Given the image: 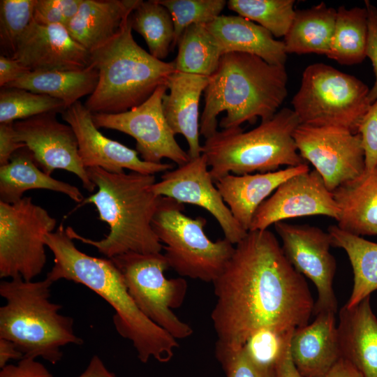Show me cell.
<instances>
[{
  "label": "cell",
  "mask_w": 377,
  "mask_h": 377,
  "mask_svg": "<svg viewBox=\"0 0 377 377\" xmlns=\"http://www.w3.org/2000/svg\"><path fill=\"white\" fill-rule=\"evenodd\" d=\"M294 331L261 329L254 332L242 347L258 367L276 376L277 363Z\"/></svg>",
  "instance_id": "74e56055"
},
{
  "label": "cell",
  "mask_w": 377,
  "mask_h": 377,
  "mask_svg": "<svg viewBox=\"0 0 377 377\" xmlns=\"http://www.w3.org/2000/svg\"><path fill=\"white\" fill-rule=\"evenodd\" d=\"M110 259L135 303L149 320L177 340L192 334L191 327L173 312L184 302L187 282L184 278L165 276L169 265L164 254L128 252Z\"/></svg>",
  "instance_id": "30bf717a"
},
{
  "label": "cell",
  "mask_w": 377,
  "mask_h": 377,
  "mask_svg": "<svg viewBox=\"0 0 377 377\" xmlns=\"http://www.w3.org/2000/svg\"><path fill=\"white\" fill-rule=\"evenodd\" d=\"M274 228L282 250L292 266L316 286L317 300L313 313L337 311V300L333 288L337 264L330 253V234L318 227L279 221Z\"/></svg>",
  "instance_id": "5bb4252c"
},
{
  "label": "cell",
  "mask_w": 377,
  "mask_h": 377,
  "mask_svg": "<svg viewBox=\"0 0 377 377\" xmlns=\"http://www.w3.org/2000/svg\"><path fill=\"white\" fill-rule=\"evenodd\" d=\"M216 346L238 349L256 331H294L309 323L314 302L304 276L268 229L249 230L212 282Z\"/></svg>",
  "instance_id": "6da1fadb"
},
{
  "label": "cell",
  "mask_w": 377,
  "mask_h": 377,
  "mask_svg": "<svg viewBox=\"0 0 377 377\" xmlns=\"http://www.w3.org/2000/svg\"><path fill=\"white\" fill-rule=\"evenodd\" d=\"M215 354L226 377H276L258 367L243 347L230 349L216 345Z\"/></svg>",
  "instance_id": "f35d334b"
},
{
  "label": "cell",
  "mask_w": 377,
  "mask_h": 377,
  "mask_svg": "<svg viewBox=\"0 0 377 377\" xmlns=\"http://www.w3.org/2000/svg\"><path fill=\"white\" fill-rule=\"evenodd\" d=\"M336 17L337 10L323 2L309 8L296 10L283 41L286 53H315L327 56Z\"/></svg>",
  "instance_id": "f1b7e54d"
},
{
  "label": "cell",
  "mask_w": 377,
  "mask_h": 377,
  "mask_svg": "<svg viewBox=\"0 0 377 377\" xmlns=\"http://www.w3.org/2000/svg\"><path fill=\"white\" fill-rule=\"evenodd\" d=\"M61 114L75 132L79 155L86 169L101 168L112 173H122L128 169L154 175L174 168L171 163L146 162L139 157L136 150L103 135L94 124L92 113L80 101L66 108Z\"/></svg>",
  "instance_id": "ac0fdd59"
},
{
  "label": "cell",
  "mask_w": 377,
  "mask_h": 377,
  "mask_svg": "<svg viewBox=\"0 0 377 377\" xmlns=\"http://www.w3.org/2000/svg\"><path fill=\"white\" fill-rule=\"evenodd\" d=\"M339 214L333 193L320 174L309 170L282 183L259 206L249 230H267L279 221L303 216L322 215L337 221Z\"/></svg>",
  "instance_id": "e0dca14e"
},
{
  "label": "cell",
  "mask_w": 377,
  "mask_h": 377,
  "mask_svg": "<svg viewBox=\"0 0 377 377\" xmlns=\"http://www.w3.org/2000/svg\"><path fill=\"white\" fill-rule=\"evenodd\" d=\"M293 138L302 158L313 165L332 192L361 176L366 170L360 133L300 124Z\"/></svg>",
  "instance_id": "4fadbf2b"
},
{
  "label": "cell",
  "mask_w": 377,
  "mask_h": 377,
  "mask_svg": "<svg viewBox=\"0 0 377 377\" xmlns=\"http://www.w3.org/2000/svg\"><path fill=\"white\" fill-rule=\"evenodd\" d=\"M53 282L25 281L21 276L0 283L6 304L0 308V338L13 342L23 357H42L51 364L62 357L61 347L82 343L73 320L59 313L61 306L50 301Z\"/></svg>",
  "instance_id": "5b68a950"
},
{
  "label": "cell",
  "mask_w": 377,
  "mask_h": 377,
  "mask_svg": "<svg viewBox=\"0 0 377 377\" xmlns=\"http://www.w3.org/2000/svg\"><path fill=\"white\" fill-rule=\"evenodd\" d=\"M13 59L31 72L75 71L91 65V54L60 24L33 20L19 40Z\"/></svg>",
  "instance_id": "d6986e66"
},
{
  "label": "cell",
  "mask_w": 377,
  "mask_h": 377,
  "mask_svg": "<svg viewBox=\"0 0 377 377\" xmlns=\"http://www.w3.org/2000/svg\"><path fill=\"white\" fill-rule=\"evenodd\" d=\"M287 81L285 66L247 53L223 54L204 91L200 135L207 139L217 131V117L223 111V129L254 123L258 117L270 119L287 96Z\"/></svg>",
  "instance_id": "3957f363"
},
{
  "label": "cell",
  "mask_w": 377,
  "mask_h": 377,
  "mask_svg": "<svg viewBox=\"0 0 377 377\" xmlns=\"http://www.w3.org/2000/svg\"><path fill=\"white\" fill-rule=\"evenodd\" d=\"M365 156V170L377 165V100L372 103L358 128Z\"/></svg>",
  "instance_id": "60d3db41"
},
{
  "label": "cell",
  "mask_w": 377,
  "mask_h": 377,
  "mask_svg": "<svg viewBox=\"0 0 377 377\" xmlns=\"http://www.w3.org/2000/svg\"><path fill=\"white\" fill-rule=\"evenodd\" d=\"M13 123L0 124V166L8 164L14 153L26 147L15 140Z\"/></svg>",
  "instance_id": "ee69618b"
},
{
  "label": "cell",
  "mask_w": 377,
  "mask_h": 377,
  "mask_svg": "<svg viewBox=\"0 0 377 377\" xmlns=\"http://www.w3.org/2000/svg\"><path fill=\"white\" fill-rule=\"evenodd\" d=\"M309 170L306 163L265 173H230L215 184L235 219L249 231L256 210L267 198L288 179Z\"/></svg>",
  "instance_id": "603a6c76"
},
{
  "label": "cell",
  "mask_w": 377,
  "mask_h": 377,
  "mask_svg": "<svg viewBox=\"0 0 377 377\" xmlns=\"http://www.w3.org/2000/svg\"><path fill=\"white\" fill-rule=\"evenodd\" d=\"M61 101L26 89L3 87L0 91V123L15 122L43 113H61Z\"/></svg>",
  "instance_id": "e575fe53"
},
{
  "label": "cell",
  "mask_w": 377,
  "mask_h": 377,
  "mask_svg": "<svg viewBox=\"0 0 377 377\" xmlns=\"http://www.w3.org/2000/svg\"><path fill=\"white\" fill-rule=\"evenodd\" d=\"M291 339V338H290ZM288 341L276 367V377H304L293 364Z\"/></svg>",
  "instance_id": "bcb514c9"
},
{
  "label": "cell",
  "mask_w": 377,
  "mask_h": 377,
  "mask_svg": "<svg viewBox=\"0 0 377 377\" xmlns=\"http://www.w3.org/2000/svg\"><path fill=\"white\" fill-rule=\"evenodd\" d=\"M87 172L98 191L80 205L93 204L98 219L109 226V233L102 239L93 240L68 226L67 235L96 247L108 258L128 252L161 253L163 244L151 225L162 197L151 190L155 176L133 171L112 173L101 168H89Z\"/></svg>",
  "instance_id": "277c9868"
},
{
  "label": "cell",
  "mask_w": 377,
  "mask_h": 377,
  "mask_svg": "<svg viewBox=\"0 0 377 377\" xmlns=\"http://www.w3.org/2000/svg\"><path fill=\"white\" fill-rule=\"evenodd\" d=\"M36 0L0 1L1 54L13 57L17 43L34 20Z\"/></svg>",
  "instance_id": "8d00e7d4"
},
{
  "label": "cell",
  "mask_w": 377,
  "mask_h": 377,
  "mask_svg": "<svg viewBox=\"0 0 377 377\" xmlns=\"http://www.w3.org/2000/svg\"><path fill=\"white\" fill-rule=\"evenodd\" d=\"M168 90L166 83L160 85L142 104L117 114L94 113L96 127L116 130L133 137L136 151L148 163H161L164 158L177 166L191 158L177 143L163 113V97Z\"/></svg>",
  "instance_id": "7c38bea8"
},
{
  "label": "cell",
  "mask_w": 377,
  "mask_h": 377,
  "mask_svg": "<svg viewBox=\"0 0 377 377\" xmlns=\"http://www.w3.org/2000/svg\"><path fill=\"white\" fill-rule=\"evenodd\" d=\"M205 25L222 54L243 52L258 56L271 64L285 65L287 53L283 42L276 40L266 29L245 17L221 15Z\"/></svg>",
  "instance_id": "cb8c5ba5"
},
{
  "label": "cell",
  "mask_w": 377,
  "mask_h": 377,
  "mask_svg": "<svg viewBox=\"0 0 377 377\" xmlns=\"http://www.w3.org/2000/svg\"><path fill=\"white\" fill-rule=\"evenodd\" d=\"M23 354L11 341L0 338V367L3 368L10 360H21Z\"/></svg>",
  "instance_id": "7dc6e473"
},
{
  "label": "cell",
  "mask_w": 377,
  "mask_h": 377,
  "mask_svg": "<svg viewBox=\"0 0 377 377\" xmlns=\"http://www.w3.org/2000/svg\"><path fill=\"white\" fill-rule=\"evenodd\" d=\"M140 0H82L66 27L71 36L89 52L114 38Z\"/></svg>",
  "instance_id": "d4e9b609"
},
{
  "label": "cell",
  "mask_w": 377,
  "mask_h": 377,
  "mask_svg": "<svg viewBox=\"0 0 377 377\" xmlns=\"http://www.w3.org/2000/svg\"><path fill=\"white\" fill-rule=\"evenodd\" d=\"M337 325L341 358L362 377H377V318L370 296L358 304L341 307Z\"/></svg>",
  "instance_id": "7402d4cb"
},
{
  "label": "cell",
  "mask_w": 377,
  "mask_h": 377,
  "mask_svg": "<svg viewBox=\"0 0 377 377\" xmlns=\"http://www.w3.org/2000/svg\"><path fill=\"white\" fill-rule=\"evenodd\" d=\"M82 0H36L34 20L41 24L67 27L78 11Z\"/></svg>",
  "instance_id": "ab89813d"
},
{
  "label": "cell",
  "mask_w": 377,
  "mask_h": 377,
  "mask_svg": "<svg viewBox=\"0 0 377 377\" xmlns=\"http://www.w3.org/2000/svg\"><path fill=\"white\" fill-rule=\"evenodd\" d=\"M335 314L320 312L311 323L294 331L290 355L304 377H327L341 358Z\"/></svg>",
  "instance_id": "ffe728a7"
},
{
  "label": "cell",
  "mask_w": 377,
  "mask_h": 377,
  "mask_svg": "<svg viewBox=\"0 0 377 377\" xmlns=\"http://www.w3.org/2000/svg\"><path fill=\"white\" fill-rule=\"evenodd\" d=\"M132 30L144 38L149 52L164 59L172 48L175 27L168 10L157 0H140L129 17Z\"/></svg>",
  "instance_id": "d6a6232c"
},
{
  "label": "cell",
  "mask_w": 377,
  "mask_h": 377,
  "mask_svg": "<svg viewBox=\"0 0 377 377\" xmlns=\"http://www.w3.org/2000/svg\"><path fill=\"white\" fill-rule=\"evenodd\" d=\"M31 71L18 60L1 54L0 86L6 87Z\"/></svg>",
  "instance_id": "f6af8a7d"
},
{
  "label": "cell",
  "mask_w": 377,
  "mask_h": 377,
  "mask_svg": "<svg viewBox=\"0 0 377 377\" xmlns=\"http://www.w3.org/2000/svg\"><path fill=\"white\" fill-rule=\"evenodd\" d=\"M170 12L175 27L172 48L184 30L193 24H207L219 15L227 5L225 0H157Z\"/></svg>",
  "instance_id": "d590c367"
},
{
  "label": "cell",
  "mask_w": 377,
  "mask_h": 377,
  "mask_svg": "<svg viewBox=\"0 0 377 377\" xmlns=\"http://www.w3.org/2000/svg\"><path fill=\"white\" fill-rule=\"evenodd\" d=\"M77 377H116V376L106 368L98 356L94 355L84 371Z\"/></svg>",
  "instance_id": "c3c4849f"
},
{
  "label": "cell",
  "mask_w": 377,
  "mask_h": 377,
  "mask_svg": "<svg viewBox=\"0 0 377 377\" xmlns=\"http://www.w3.org/2000/svg\"><path fill=\"white\" fill-rule=\"evenodd\" d=\"M56 224L31 197L12 204L0 201V277L32 281L40 274L46 263L44 238Z\"/></svg>",
  "instance_id": "8fae6325"
},
{
  "label": "cell",
  "mask_w": 377,
  "mask_h": 377,
  "mask_svg": "<svg viewBox=\"0 0 377 377\" xmlns=\"http://www.w3.org/2000/svg\"><path fill=\"white\" fill-rule=\"evenodd\" d=\"M332 193L340 210V229L360 237L377 235V165Z\"/></svg>",
  "instance_id": "484cf974"
},
{
  "label": "cell",
  "mask_w": 377,
  "mask_h": 377,
  "mask_svg": "<svg viewBox=\"0 0 377 377\" xmlns=\"http://www.w3.org/2000/svg\"><path fill=\"white\" fill-rule=\"evenodd\" d=\"M208 166L206 156L202 154L175 170L164 172L161 181L152 185L151 190L156 195L205 209L217 221L225 239L235 245L248 231L237 221L224 202Z\"/></svg>",
  "instance_id": "2e32d148"
},
{
  "label": "cell",
  "mask_w": 377,
  "mask_h": 377,
  "mask_svg": "<svg viewBox=\"0 0 377 377\" xmlns=\"http://www.w3.org/2000/svg\"><path fill=\"white\" fill-rule=\"evenodd\" d=\"M184 204L161 197L152 219L154 232L164 244L169 267L179 276L213 282L232 256L235 245L226 239L212 241L205 232L207 220L184 212Z\"/></svg>",
  "instance_id": "ba28073f"
},
{
  "label": "cell",
  "mask_w": 377,
  "mask_h": 377,
  "mask_svg": "<svg viewBox=\"0 0 377 377\" xmlns=\"http://www.w3.org/2000/svg\"><path fill=\"white\" fill-rule=\"evenodd\" d=\"M369 87L353 75L323 63L303 72L292 105L300 124L331 126L358 133L369 110Z\"/></svg>",
  "instance_id": "9c48e42d"
},
{
  "label": "cell",
  "mask_w": 377,
  "mask_h": 377,
  "mask_svg": "<svg viewBox=\"0 0 377 377\" xmlns=\"http://www.w3.org/2000/svg\"><path fill=\"white\" fill-rule=\"evenodd\" d=\"M327 377H362V376L351 364L341 358Z\"/></svg>",
  "instance_id": "681fc988"
},
{
  "label": "cell",
  "mask_w": 377,
  "mask_h": 377,
  "mask_svg": "<svg viewBox=\"0 0 377 377\" xmlns=\"http://www.w3.org/2000/svg\"><path fill=\"white\" fill-rule=\"evenodd\" d=\"M332 246L347 254L353 272V286L346 304L353 306L377 290V243L340 229L337 225L327 228Z\"/></svg>",
  "instance_id": "f546056e"
},
{
  "label": "cell",
  "mask_w": 377,
  "mask_h": 377,
  "mask_svg": "<svg viewBox=\"0 0 377 377\" xmlns=\"http://www.w3.org/2000/svg\"><path fill=\"white\" fill-rule=\"evenodd\" d=\"M0 377H53V376L36 359L23 357L17 364H8L1 368Z\"/></svg>",
  "instance_id": "7bdbcfd3"
},
{
  "label": "cell",
  "mask_w": 377,
  "mask_h": 377,
  "mask_svg": "<svg viewBox=\"0 0 377 377\" xmlns=\"http://www.w3.org/2000/svg\"><path fill=\"white\" fill-rule=\"evenodd\" d=\"M209 77L175 71L166 81L169 90L163 97L165 117L175 135L185 138L191 159L202 155L200 144L199 103Z\"/></svg>",
  "instance_id": "44dd1931"
},
{
  "label": "cell",
  "mask_w": 377,
  "mask_h": 377,
  "mask_svg": "<svg viewBox=\"0 0 377 377\" xmlns=\"http://www.w3.org/2000/svg\"><path fill=\"white\" fill-rule=\"evenodd\" d=\"M173 61L175 71L210 77L217 69L222 53L205 24L187 27L178 43Z\"/></svg>",
  "instance_id": "1f68e13d"
},
{
  "label": "cell",
  "mask_w": 377,
  "mask_h": 377,
  "mask_svg": "<svg viewBox=\"0 0 377 377\" xmlns=\"http://www.w3.org/2000/svg\"><path fill=\"white\" fill-rule=\"evenodd\" d=\"M44 241L54 255V265L47 278L53 283L65 279L82 284L104 299L115 312L116 330L131 342L142 362L154 358L165 363L173 357L177 340L140 310L110 258H96L80 251L62 224L55 232L46 234Z\"/></svg>",
  "instance_id": "7a4b0ae2"
},
{
  "label": "cell",
  "mask_w": 377,
  "mask_h": 377,
  "mask_svg": "<svg viewBox=\"0 0 377 377\" xmlns=\"http://www.w3.org/2000/svg\"><path fill=\"white\" fill-rule=\"evenodd\" d=\"M367 13L368 36L366 56L372 63L375 82L369 89V100L371 103L377 100V8L369 1H364Z\"/></svg>",
  "instance_id": "b9f144b4"
},
{
  "label": "cell",
  "mask_w": 377,
  "mask_h": 377,
  "mask_svg": "<svg viewBox=\"0 0 377 377\" xmlns=\"http://www.w3.org/2000/svg\"><path fill=\"white\" fill-rule=\"evenodd\" d=\"M57 113H43L13 123L15 140L25 144L36 164L49 175L56 170L71 172L91 193L90 180L79 155L78 143L72 127L57 119Z\"/></svg>",
  "instance_id": "9a60e30c"
},
{
  "label": "cell",
  "mask_w": 377,
  "mask_h": 377,
  "mask_svg": "<svg viewBox=\"0 0 377 377\" xmlns=\"http://www.w3.org/2000/svg\"><path fill=\"white\" fill-rule=\"evenodd\" d=\"M300 124L294 110L284 108L249 131L241 126L217 131L202 145L213 181L230 173H265L306 163L293 138Z\"/></svg>",
  "instance_id": "52a82bcc"
},
{
  "label": "cell",
  "mask_w": 377,
  "mask_h": 377,
  "mask_svg": "<svg viewBox=\"0 0 377 377\" xmlns=\"http://www.w3.org/2000/svg\"><path fill=\"white\" fill-rule=\"evenodd\" d=\"M98 81V73L89 66L75 71H32L3 87L26 89L64 102L68 108L84 96H90Z\"/></svg>",
  "instance_id": "83f0119b"
},
{
  "label": "cell",
  "mask_w": 377,
  "mask_h": 377,
  "mask_svg": "<svg viewBox=\"0 0 377 377\" xmlns=\"http://www.w3.org/2000/svg\"><path fill=\"white\" fill-rule=\"evenodd\" d=\"M31 189L60 192L78 203L84 200L76 186L54 179L40 170L31 151L25 147L14 153L8 164L0 166V201L17 202L25 191Z\"/></svg>",
  "instance_id": "4316f807"
},
{
  "label": "cell",
  "mask_w": 377,
  "mask_h": 377,
  "mask_svg": "<svg viewBox=\"0 0 377 377\" xmlns=\"http://www.w3.org/2000/svg\"><path fill=\"white\" fill-rule=\"evenodd\" d=\"M90 54L98 81L84 105L92 114L121 113L140 105L175 71L173 61L155 58L135 42L129 18L114 38Z\"/></svg>",
  "instance_id": "8992f818"
},
{
  "label": "cell",
  "mask_w": 377,
  "mask_h": 377,
  "mask_svg": "<svg viewBox=\"0 0 377 377\" xmlns=\"http://www.w3.org/2000/svg\"><path fill=\"white\" fill-rule=\"evenodd\" d=\"M368 36L367 13L365 7L337 10L334 31L327 56L341 65L362 63L366 56Z\"/></svg>",
  "instance_id": "4dcf8cb0"
},
{
  "label": "cell",
  "mask_w": 377,
  "mask_h": 377,
  "mask_svg": "<svg viewBox=\"0 0 377 377\" xmlns=\"http://www.w3.org/2000/svg\"><path fill=\"white\" fill-rule=\"evenodd\" d=\"M294 0H230L228 8L239 16L256 22L274 37L285 36L296 10Z\"/></svg>",
  "instance_id": "836d02e7"
}]
</instances>
